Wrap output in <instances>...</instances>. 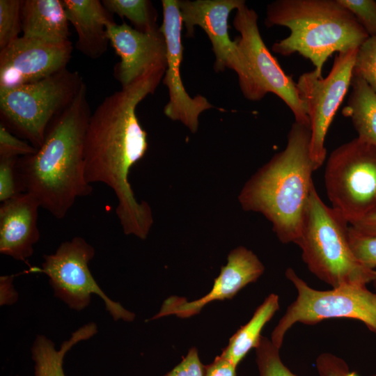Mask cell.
I'll list each match as a JSON object with an SVG mask.
<instances>
[{"mask_svg":"<svg viewBox=\"0 0 376 376\" xmlns=\"http://www.w3.org/2000/svg\"><path fill=\"white\" fill-rule=\"evenodd\" d=\"M165 72L150 70L105 97L91 114L84 140L86 181L104 183L113 190L118 199L116 213L125 234L141 240L147 237L153 218L149 205L136 201L128 180L131 168L148 147L136 109L155 92Z\"/></svg>","mask_w":376,"mask_h":376,"instance_id":"6da1fadb","label":"cell"},{"mask_svg":"<svg viewBox=\"0 0 376 376\" xmlns=\"http://www.w3.org/2000/svg\"><path fill=\"white\" fill-rule=\"evenodd\" d=\"M91 116L86 86L49 125L42 146L17 160L24 192L40 207L63 219L79 197L91 194L85 178L84 140Z\"/></svg>","mask_w":376,"mask_h":376,"instance_id":"7a4b0ae2","label":"cell"},{"mask_svg":"<svg viewBox=\"0 0 376 376\" xmlns=\"http://www.w3.org/2000/svg\"><path fill=\"white\" fill-rule=\"evenodd\" d=\"M310 139V127L295 122L284 150L251 177L238 196L244 210L260 212L271 222L283 244L297 240L314 185Z\"/></svg>","mask_w":376,"mask_h":376,"instance_id":"3957f363","label":"cell"},{"mask_svg":"<svg viewBox=\"0 0 376 376\" xmlns=\"http://www.w3.org/2000/svg\"><path fill=\"white\" fill-rule=\"evenodd\" d=\"M267 26L288 28V36L274 42V52L298 53L322 76L333 53L359 48L369 37L353 14L338 0H276L267 6Z\"/></svg>","mask_w":376,"mask_h":376,"instance_id":"277c9868","label":"cell"},{"mask_svg":"<svg viewBox=\"0 0 376 376\" xmlns=\"http://www.w3.org/2000/svg\"><path fill=\"white\" fill-rule=\"evenodd\" d=\"M347 224L324 203L313 185L295 244L310 272L332 288L366 285L375 277V270L365 267L354 256Z\"/></svg>","mask_w":376,"mask_h":376,"instance_id":"5b68a950","label":"cell"},{"mask_svg":"<svg viewBox=\"0 0 376 376\" xmlns=\"http://www.w3.org/2000/svg\"><path fill=\"white\" fill-rule=\"evenodd\" d=\"M84 82L64 68L43 79L0 89L1 123L39 148L53 120L72 102Z\"/></svg>","mask_w":376,"mask_h":376,"instance_id":"8992f818","label":"cell"},{"mask_svg":"<svg viewBox=\"0 0 376 376\" xmlns=\"http://www.w3.org/2000/svg\"><path fill=\"white\" fill-rule=\"evenodd\" d=\"M324 183L331 207L350 225L376 213V147L357 137L336 148Z\"/></svg>","mask_w":376,"mask_h":376,"instance_id":"52a82bcc","label":"cell"},{"mask_svg":"<svg viewBox=\"0 0 376 376\" xmlns=\"http://www.w3.org/2000/svg\"><path fill=\"white\" fill-rule=\"evenodd\" d=\"M286 278L297 291L296 299L272 333L271 340L278 348L282 346L286 332L297 322L315 324L329 318H350L363 322L376 334V292L366 285H347L328 290L311 288L290 267Z\"/></svg>","mask_w":376,"mask_h":376,"instance_id":"ba28073f","label":"cell"},{"mask_svg":"<svg viewBox=\"0 0 376 376\" xmlns=\"http://www.w3.org/2000/svg\"><path fill=\"white\" fill-rule=\"evenodd\" d=\"M94 256L93 246L77 236L62 242L54 253L44 255L41 267H32L29 272L47 276L54 295L71 309L84 310L95 294L104 301L114 320L133 321L135 315L111 299L93 278L88 264Z\"/></svg>","mask_w":376,"mask_h":376,"instance_id":"9c48e42d","label":"cell"},{"mask_svg":"<svg viewBox=\"0 0 376 376\" xmlns=\"http://www.w3.org/2000/svg\"><path fill=\"white\" fill-rule=\"evenodd\" d=\"M244 0H178L180 17L186 28V36H194V27L202 28L209 38L215 56L214 70L224 71L226 68L237 76L244 96L251 101L263 98L253 79L249 63L237 41H232L228 33V17Z\"/></svg>","mask_w":376,"mask_h":376,"instance_id":"30bf717a","label":"cell"},{"mask_svg":"<svg viewBox=\"0 0 376 376\" xmlns=\"http://www.w3.org/2000/svg\"><path fill=\"white\" fill-rule=\"evenodd\" d=\"M357 49L338 53L325 77L313 70L301 75L296 82L309 120L310 155L315 171L326 159V135L350 86Z\"/></svg>","mask_w":376,"mask_h":376,"instance_id":"8fae6325","label":"cell"},{"mask_svg":"<svg viewBox=\"0 0 376 376\" xmlns=\"http://www.w3.org/2000/svg\"><path fill=\"white\" fill-rule=\"evenodd\" d=\"M258 14L246 3L236 10L233 26L240 33L236 40L246 56L256 85L263 96L272 93L292 111L295 122L309 126L304 105L300 100L296 82L286 75L266 47L258 29Z\"/></svg>","mask_w":376,"mask_h":376,"instance_id":"7c38bea8","label":"cell"},{"mask_svg":"<svg viewBox=\"0 0 376 376\" xmlns=\"http://www.w3.org/2000/svg\"><path fill=\"white\" fill-rule=\"evenodd\" d=\"M72 51L70 41L54 43L20 36L1 49L0 89L33 83L66 68Z\"/></svg>","mask_w":376,"mask_h":376,"instance_id":"4fadbf2b","label":"cell"},{"mask_svg":"<svg viewBox=\"0 0 376 376\" xmlns=\"http://www.w3.org/2000/svg\"><path fill=\"white\" fill-rule=\"evenodd\" d=\"M162 3L163 22L160 29L167 47V68L162 81L169 95L164 113L171 120L181 122L195 133L198 128L200 114L214 107L205 97L198 95L191 97L185 89L180 72L183 54L181 40L183 23L178 0H162Z\"/></svg>","mask_w":376,"mask_h":376,"instance_id":"5bb4252c","label":"cell"},{"mask_svg":"<svg viewBox=\"0 0 376 376\" xmlns=\"http://www.w3.org/2000/svg\"><path fill=\"white\" fill-rule=\"evenodd\" d=\"M107 33L120 58L114 68V77L122 88L150 70H166V42L160 27L142 32L125 22L118 24L113 22L107 26Z\"/></svg>","mask_w":376,"mask_h":376,"instance_id":"9a60e30c","label":"cell"},{"mask_svg":"<svg viewBox=\"0 0 376 376\" xmlns=\"http://www.w3.org/2000/svg\"><path fill=\"white\" fill-rule=\"evenodd\" d=\"M264 270L263 264L252 251L238 246L228 254L227 264L221 267L210 292L192 301L171 296L164 301L159 311L150 320L169 315L186 318L198 314L208 303L233 298L246 285L255 282Z\"/></svg>","mask_w":376,"mask_h":376,"instance_id":"2e32d148","label":"cell"},{"mask_svg":"<svg viewBox=\"0 0 376 376\" xmlns=\"http://www.w3.org/2000/svg\"><path fill=\"white\" fill-rule=\"evenodd\" d=\"M36 198L20 193L1 203L0 207V252L25 262L33 253V245L40 239L38 208Z\"/></svg>","mask_w":376,"mask_h":376,"instance_id":"e0dca14e","label":"cell"},{"mask_svg":"<svg viewBox=\"0 0 376 376\" xmlns=\"http://www.w3.org/2000/svg\"><path fill=\"white\" fill-rule=\"evenodd\" d=\"M68 19L75 29L77 48L91 58L100 57L109 42L107 29L113 22L99 0H63Z\"/></svg>","mask_w":376,"mask_h":376,"instance_id":"ac0fdd59","label":"cell"},{"mask_svg":"<svg viewBox=\"0 0 376 376\" xmlns=\"http://www.w3.org/2000/svg\"><path fill=\"white\" fill-rule=\"evenodd\" d=\"M23 36L54 43L69 40L68 19L63 1H22Z\"/></svg>","mask_w":376,"mask_h":376,"instance_id":"d6986e66","label":"cell"},{"mask_svg":"<svg viewBox=\"0 0 376 376\" xmlns=\"http://www.w3.org/2000/svg\"><path fill=\"white\" fill-rule=\"evenodd\" d=\"M97 332V324L88 322L73 332L59 350L49 338L38 334L31 348L35 376H65L63 368L65 354L77 343L91 338Z\"/></svg>","mask_w":376,"mask_h":376,"instance_id":"ffe728a7","label":"cell"},{"mask_svg":"<svg viewBox=\"0 0 376 376\" xmlns=\"http://www.w3.org/2000/svg\"><path fill=\"white\" fill-rule=\"evenodd\" d=\"M350 87L342 113L352 120L359 138L376 147V93L356 76H352Z\"/></svg>","mask_w":376,"mask_h":376,"instance_id":"44dd1931","label":"cell"},{"mask_svg":"<svg viewBox=\"0 0 376 376\" xmlns=\"http://www.w3.org/2000/svg\"><path fill=\"white\" fill-rule=\"evenodd\" d=\"M279 309V296L274 293L269 295L251 320L232 336L220 355L237 366L249 350L257 347L263 328Z\"/></svg>","mask_w":376,"mask_h":376,"instance_id":"7402d4cb","label":"cell"},{"mask_svg":"<svg viewBox=\"0 0 376 376\" xmlns=\"http://www.w3.org/2000/svg\"><path fill=\"white\" fill-rule=\"evenodd\" d=\"M104 6L110 13L126 17L134 29L150 32L159 28L157 24V12L148 0H104Z\"/></svg>","mask_w":376,"mask_h":376,"instance_id":"603a6c76","label":"cell"},{"mask_svg":"<svg viewBox=\"0 0 376 376\" xmlns=\"http://www.w3.org/2000/svg\"><path fill=\"white\" fill-rule=\"evenodd\" d=\"M256 349L259 376H297L282 362L279 348L261 336Z\"/></svg>","mask_w":376,"mask_h":376,"instance_id":"cb8c5ba5","label":"cell"},{"mask_svg":"<svg viewBox=\"0 0 376 376\" xmlns=\"http://www.w3.org/2000/svg\"><path fill=\"white\" fill-rule=\"evenodd\" d=\"M22 1H0V48L3 49L17 40L22 29Z\"/></svg>","mask_w":376,"mask_h":376,"instance_id":"d4e9b609","label":"cell"},{"mask_svg":"<svg viewBox=\"0 0 376 376\" xmlns=\"http://www.w3.org/2000/svg\"><path fill=\"white\" fill-rule=\"evenodd\" d=\"M352 76L363 79L376 93V36H369L358 48Z\"/></svg>","mask_w":376,"mask_h":376,"instance_id":"484cf974","label":"cell"},{"mask_svg":"<svg viewBox=\"0 0 376 376\" xmlns=\"http://www.w3.org/2000/svg\"><path fill=\"white\" fill-rule=\"evenodd\" d=\"M349 243L357 260L365 267L376 268V235H366L354 230H348Z\"/></svg>","mask_w":376,"mask_h":376,"instance_id":"4316f807","label":"cell"},{"mask_svg":"<svg viewBox=\"0 0 376 376\" xmlns=\"http://www.w3.org/2000/svg\"><path fill=\"white\" fill-rule=\"evenodd\" d=\"M18 157H0V201L24 192L17 169Z\"/></svg>","mask_w":376,"mask_h":376,"instance_id":"83f0119b","label":"cell"},{"mask_svg":"<svg viewBox=\"0 0 376 376\" xmlns=\"http://www.w3.org/2000/svg\"><path fill=\"white\" fill-rule=\"evenodd\" d=\"M350 10L369 36H376V1L374 0H338Z\"/></svg>","mask_w":376,"mask_h":376,"instance_id":"f1b7e54d","label":"cell"},{"mask_svg":"<svg viewBox=\"0 0 376 376\" xmlns=\"http://www.w3.org/2000/svg\"><path fill=\"white\" fill-rule=\"evenodd\" d=\"M37 148L15 136L3 123L0 124V157H18L33 155Z\"/></svg>","mask_w":376,"mask_h":376,"instance_id":"f546056e","label":"cell"},{"mask_svg":"<svg viewBox=\"0 0 376 376\" xmlns=\"http://www.w3.org/2000/svg\"><path fill=\"white\" fill-rule=\"evenodd\" d=\"M315 367L320 376H359L356 372L350 371L345 360L329 352L317 357ZM370 376H376V373Z\"/></svg>","mask_w":376,"mask_h":376,"instance_id":"4dcf8cb0","label":"cell"},{"mask_svg":"<svg viewBox=\"0 0 376 376\" xmlns=\"http://www.w3.org/2000/svg\"><path fill=\"white\" fill-rule=\"evenodd\" d=\"M203 366L197 349L191 347L182 361L163 376H203Z\"/></svg>","mask_w":376,"mask_h":376,"instance_id":"1f68e13d","label":"cell"},{"mask_svg":"<svg viewBox=\"0 0 376 376\" xmlns=\"http://www.w3.org/2000/svg\"><path fill=\"white\" fill-rule=\"evenodd\" d=\"M236 368L232 362L219 355L211 363L203 366V376H236Z\"/></svg>","mask_w":376,"mask_h":376,"instance_id":"d6a6232c","label":"cell"},{"mask_svg":"<svg viewBox=\"0 0 376 376\" xmlns=\"http://www.w3.org/2000/svg\"><path fill=\"white\" fill-rule=\"evenodd\" d=\"M14 275H5L0 277V305L11 306L15 304L19 295L13 285Z\"/></svg>","mask_w":376,"mask_h":376,"instance_id":"836d02e7","label":"cell"},{"mask_svg":"<svg viewBox=\"0 0 376 376\" xmlns=\"http://www.w3.org/2000/svg\"><path fill=\"white\" fill-rule=\"evenodd\" d=\"M351 226L359 233L376 235V213L368 215L351 224Z\"/></svg>","mask_w":376,"mask_h":376,"instance_id":"e575fe53","label":"cell"},{"mask_svg":"<svg viewBox=\"0 0 376 376\" xmlns=\"http://www.w3.org/2000/svg\"><path fill=\"white\" fill-rule=\"evenodd\" d=\"M373 282H374V285H375V291H376V270H375V279L373 280Z\"/></svg>","mask_w":376,"mask_h":376,"instance_id":"d590c367","label":"cell"},{"mask_svg":"<svg viewBox=\"0 0 376 376\" xmlns=\"http://www.w3.org/2000/svg\"></svg>","mask_w":376,"mask_h":376,"instance_id":"8d00e7d4","label":"cell"}]
</instances>
